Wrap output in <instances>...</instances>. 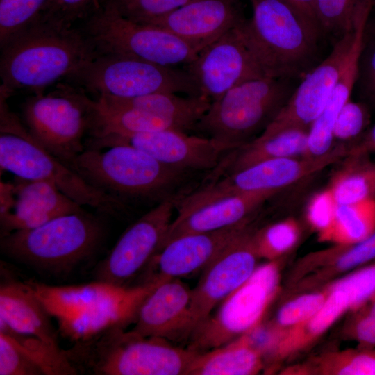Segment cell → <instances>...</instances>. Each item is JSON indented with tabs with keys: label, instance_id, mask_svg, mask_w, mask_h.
<instances>
[{
	"label": "cell",
	"instance_id": "12",
	"mask_svg": "<svg viewBox=\"0 0 375 375\" xmlns=\"http://www.w3.org/2000/svg\"><path fill=\"white\" fill-rule=\"evenodd\" d=\"M278 284L276 262L256 267L251 276L195 328L188 348L203 352L223 346L260 324Z\"/></svg>",
	"mask_w": 375,
	"mask_h": 375
},
{
	"label": "cell",
	"instance_id": "15",
	"mask_svg": "<svg viewBox=\"0 0 375 375\" xmlns=\"http://www.w3.org/2000/svg\"><path fill=\"white\" fill-rule=\"evenodd\" d=\"M342 143L319 156L285 157L264 160L209 183L203 196L209 201L240 192L278 190L322 171L348 154Z\"/></svg>",
	"mask_w": 375,
	"mask_h": 375
},
{
	"label": "cell",
	"instance_id": "28",
	"mask_svg": "<svg viewBox=\"0 0 375 375\" xmlns=\"http://www.w3.org/2000/svg\"><path fill=\"white\" fill-rule=\"evenodd\" d=\"M348 308L347 295L339 289H331L322 308L306 321L282 333L273 356L283 358L304 348L318 338Z\"/></svg>",
	"mask_w": 375,
	"mask_h": 375
},
{
	"label": "cell",
	"instance_id": "3",
	"mask_svg": "<svg viewBox=\"0 0 375 375\" xmlns=\"http://www.w3.org/2000/svg\"><path fill=\"white\" fill-rule=\"evenodd\" d=\"M0 49L1 97L6 99L18 91L43 93L98 53L81 28L40 21Z\"/></svg>",
	"mask_w": 375,
	"mask_h": 375
},
{
	"label": "cell",
	"instance_id": "16",
	"mask_svg": "<svg viewBox=\"0 0 375 375\" xmlns=\"http://www.w3.org/2000/svg\"><path fill=\"white\" fill-rule=\"evenodd\" d=\"M88 144L94 149L129 145L170 167L208 174L218 166L224 154L211 139L176 128L107 135L89 140Z\"/></svg>",
	"mask_w": 375,
	"mask_h": 375
},
{
	"label": "cell",
	"instance_id": "43",
	"mask_svg": "<svg viewBox=\"0 0 375 375\" xmlns=\"http://www.w3.org/2000/svg\"><path fill=\"white\" fill-rule=\"evenodd\" d=\"M344 247L336 260V267L341 271L349 270L375 258V232L365 240Z\"/></svg>",
	"mask_w": 375,
	"mask_h": 375
},
{
	"label": "cell",
	"instance_id": "9",
	"mask_svg": "<svg viewBox=\"0 0 375 375\" xmlns=\"http://www.w3.org/2000/svg\"><path fill=\"white\" fill-rule=\"evenodd\" d=\"M96 101L81 87L62 81L48 93L31 96L22 112L30 135L69 165L86 149L94 124Z\"/></svg>",
	"mask_w": 375,
	"mask_h": 375
},
{
	"label": "cell",
	"instance_id": "35",
	"mask_svg": "<svg viewBox=\"0 0 375 375\" xmlns=\"http://www.w3.org/2000/svg\"><path fill=\"white\" fill-rule=\"evenodd\" d=\"M194 0H103L104 7L140 24L164 17Z\"/></svg>",
	"mask_w": 375,
	"mask_h": 375
},
{
	"label": "cell",
	"instance_id": "39",
	"mask_svg": "<svg viewBox=\"0 0 375 375\" xmlns=\"http://www.w3.org/2000/svg\"><path fill=\"white\" fill-rule=\"evenodd\" d=\"M356 85L365 97L375 103V22L369 18L363 32Z\"/></svg>",
	"mask_w": 375,
	"mask_h": 375
},
{
	"label": "cell",
	"instance_id": "10",
	"mask_svg": "<svg viewBox=\"0 0 375 375\" xmlns=\"http://www.w3.org/2000/svg\"><path fill=\"white\" fill-rule=\"evenodd\" d=\"M96 98H133L158 92L200 96L183 67H169L115 53H100L65 80Z\"/></svg>",
	"mask_w": 375,
	"mask_h": 375
},
{
	"label": "cell",
	"instance_id": "38",
	"mask_svg": "<svg viewBox=\"0 0 375 375\" xmlns=\"http://www.w3.org/2000/svg\"><path fill=\"white\" fill-rule=\"evenodd\" d=\"M327 296L328 293L308 294L288 302L278 310L272 325L282 334L315 315L322 308Z\"/></svg>",
	"mask_w": 375,
	"mask_h": 375
},
{
	"label": "cell",
	"instance_id": "27",
	"mask_svg": "<svg viewBox=\"0 0 375 375\" xmlns=\"http://www.w3.org/2000/svg\"><path fill=\"white\" fill-rule=\"evenodd\" d=\"M262 367L261 353L240 336L210 351L198 352L186 375H252Z\"/></svg>",
	"mask_w": 375,
	"mask_h": 375
},
{
	"label": "cell",
	"instance_id": "2",
	"mask_svg": "<svg viewBox=\"0 0 375 375\" xmlns=\"http://www.w3.org/2000/svg\"><path fill=\"white\" fill-rule=\"evenodd\" d=\"M249 1L240 30L264 75L300 81L325 58L319 25L288 0Z\"/></svg>",
	"mask_w": 375,
	"mask_h": 375
},
{
	"label": "cell",
	"instance_id": "36",
	"mask_svg": "<svg viewBox=\"0 0 375 375\" xmlns=\"http://www.w3.org/2000/svg\"><path fill=\"white\" fill-rule=\"evenodd\" d=\"M299 228L292 218L274 224L253 235L258 257L273 260L290 250L298 240Z\"/></svg>",
	"mask_w": 375,
	"mask_h": 375
},
{
	"label": "cell",
	"instance_id": "4",
	"mask_svg": "<svg viewBox=\"0 0 375 375\" xmlns=\"http://www.w3.org/2000/svg\"><path fill=\"white\" fill-rule=\"evenodd\" d=\"M161 282L153 278L131 287L101 281L59 286L26 283L56 320L62 335L79 343L134 323L144 301Z\"/></svg>",
	"mask_w": 375,
	"mask_h": 375
},
{
	"label": "cell",
	"instance_id": "21",
	"mask_svg": "<svg viewBox=\"0 0 375 375\" xmlns=\"http://www.w3.org/2000/svg\"><path fill=\"white\" fill-rule=\"evenodd\" d=\"M191 290L181 278L162 281L144 301L131 331L142 336L168 341L190 338Z\"/></svg>",
	"mask_w": 375,
	"mask_h": 375
},
{
	"label": "cell",
	"instance_id": "17",
	"mask_svg": "<svg viewBox=\"0 0 375 375\" xmlns=\"http://www.w3.org/2000/svg\"><path fill=\"white\" fill-rule=\"evenodd\" d=\"M356 29L333 44L329 53L300 81L285 104L259 135L292 128L309 131L322 112L340 75Z\"/></svg>",
	"mask_w": 375,
	"mask_h": 375
},
{
	"label": "cell",
	"instance_id": "29",
	"mask_svg": "<svg viewBox=\"0 0 375 375\" xmlns=\"http://www.w3.org/2000/svg\"><path fill=\"white\" fill-rule=\"evenodd\" d=\"M375 232V199L338 204L330 226L318 234L320 241L342 246L358 243Z\"/></svg>",
	"mask_w": 375,
	"mask_h": 375
},
{
	"label": "cell",
	"instance_id": "32",
	"mask_svg": "<svg viewBox=\"0 0 375 375\" xmlns=\"http://www.w3.org/2000/svg\"><path fill=\"white\" fill-rule=\"evenodd\" d=\"M0 332L10 340L42 371L44 375H71L78 372L68 359L65 350L33 336L17 333L0 324Z\"/></svg>",
	"mask_w": 375,
	"mask_h": 375
},
{
	"label": "cell",
	"instance_id": "19",
	"mask_svg": "<svg viewBox=\"0 0 375 375\" xmlns=\"http://www.w3.org/2000/svg\"><path fill=\"white\" fill-rule=\"evenodd\" d=\"M17 182H1V236L84 210L49 183L21 178Z\"/></svg>",
	"mask_w": 375,
	"mask_h": 375
},
{
	"label": "cell",
	"instance_id": "37",
	"mask_svg": "<svg viewBox=\"0 0 375 375\" xmlns=\"http://www.w3.org/2000/svg\"><path fill=\"white\" fill-rule=\"evenodd\" d=\"M103 0H49L38 21L62 28H72L97 10Z\"/></svg>",
	"mask_w": 375,
	"mask_h": 375
},
{
	"label": "cell",
	"instance_id": "6",
	"mask_svg": "<svg viewBox=\"0 0 375 375\" xmlns=\"http://www.w3.org/2000/svg\"><path fill=\"white\" fill-rule=\"evenodd\" d=\"M295 83L267 76L245 81L212 101L192 132L211 139L224 153L236 149L267 128L294 90Z\"/></svg>",
	"mask_w": 375,
	"mask_h": 375
},
{
	"label": "cell",
	"instance_id": "31",
	"mask_svg": "<svg viewBox=\"0 0 375 375\" xmlns=\"http://www.w3.org/2000/svg\"><path fill=\"white\" fill-rule=\"evenodd\" d=\"M374 0H316L317 22L332 44L353 31L359 22L370 15Z\"/></svg>",
	"mask_w": 375,
	"mask_h": 375
},
{
	"label": "cell",
	"instance_id": "47",
	"mask_svg": "<svg viewBox=\"0 0 375 375\" xmlns=\"http://www.w3.org/2000/svg\"><path fill=\"white\" fill-rule=\"evenodd\" d=\"M370 299H372L371 304L366 310L371 316L375 318V294Z\"/></svg>",
	"mask_w": 375,
	"mask_h": 375
},
{
	"label": "cell",
	"instance_id": "13",
	"mask_svg": "<svg viewBox=\"0 0 375 375\" xmlns=\"http://www.w3.org/2000/svg\"><path fill=\"white\" fill-rule=\"evenodd\" d=\"M240 26L226 32L183 66L197 84L199 95L211 102L245 81L265 76Z\"/></svg>",
	"mask_w": 375,
	"mask_h": 375
},
{
	"label": "cell",
	"instance_id": "23",
	"mask_svg": "<svg viewBox=\"0 0 375 375\" xmlns=\"http://www.w3.org/2000/svg\"><path fill=\"white\" fill-rule=\"evenodd\" d=\"M278 192L261 190L234 194L177 215L169 228L160 249L170 240L183 235L221 230L248 221L251 213Z\"/></svg>",
	"mask_w": 375,
	"mask_h": 375
},
{
	"label": "cell",
	"instance_id": "11",
	"mask_svg": "<svg viewBox=\"0 0 375 375\" xmlns=\"http://www.w3.org/2000/svg\"><path fill=\"white\" fill-rule=\"evenodd\" d=\"M100 53H115L169 67H183L199 51L161 28L129 20L103 6L80 27Z\"/></svg>",
	"mask_w": 375,
	"mask_h": 375
},
{
	"label": "cell",
	"instance_id": "1",
	"mask_svg": "<svg viewBox=\"0 0 375 375\" xmlns=\"http://www.w3.org/2000/svg\"><path fill=\"white\" fill-rule=\"evenodd\" d=\"M69 166L91 185L126 205L129 200L176 203L200 187L206 173L165 165L132 146L86 148Z\"/></svg>",
	"mask_w": 375,
	"mask_h": 375
},
{
	"label": "cell",
	"instance_id": "26",
	"mask_svg": "<svg viewBox=\"0 0 375 375\" xmlns=\"http://www.w3.org/2000/svg\"><path fill=\"white\" fill-rule=\"evenodd\" d=\"M109 103L137 108L162 117L179 129L192 131L210 107L211 101L201 96H180L176 93L158 92L133 98L101 97Z\"/></svg>",
	"mask_w": 375,
	"mask_h": 375
},
{
	"label": "cell",
	"instance_id": "48",
	"mask_svg": "<svg viewBox=\"0 0 375 375\" xmlns=\"http://www.w3.org/2000/svg\"><path fill=\"white\" fill-rule=\"evenodd\" d=\"M375 7V0H374V3H373V8Z\"/></svg>",
	"mask_w": 375,
	"mask_h": 375
},
{
	"label": "cell",
	"instance_id": "22",
	"mask_svg": "<svg viewBox=\"0 0 375 375\" xmlns=\"http://www.w3.org/2000/svg\"><path fill=\"white\" fill-rule=\"evenodd\" d=\"M247 222L221 230L185 234L170 240L152 260L158 269L154 277L181 278L203 271L247 231Z\"/></svg>",
	"mask_w": 375,
	"mask_h": 375
},
{
	"label": "cell",
	"instance_id": "14",
	"mask_svg": "<svg viewBox=\"0 0 375 375\" xmlns=\"http://www.w3.org/2000/svg\"><path fill=\"white\" fill-rule=\"evenodd\" d=\"M176 203H158L130 226L97 267L98 281L126 286L158 253Z\"/></svg>",
	"mask_w": 375,
	"mask_h": 375
},
{
	"label": "cell",
	"instance_id": "5",
	"mask_svg": "<svg viewBox=\"0 0 375 375\" xmlns=\"http://www.w3.org/2000/svg\"><path fill=\"white\" fill-rule=\"evenodd\" d=\"M66 355L78 372L101 375H186L198 351L165 339L117 328L75 343Z\"/></svg>",
	"mask_w": 375,
	"mask_h": 375
},
{
	"label": "cell",
	"instance_id": "34",
	"mask_svg": "<svg viewBox=\"0 0 375 375\" xmlns=\"http://www.w3.org/2000/svg\"><path fill=\"white\" fill-rule=\"evenodd\" d=\"M322 374L375 375V350L360 349L328 353L317 362Z\"/></svg>",
	"mask_w": 375,
	"mask_h": 375
},
{
	"label": "cell",
	"instance_id": "45",
	"mask_svg": "<svg viewBox=\"0 0 375 375\" xmlns=\"http://www.w3.org/2000/svg\"><path fill=\"white\" fill-rule=\"evenodd\" d=\"M375 151V124L363 133L355 143L349 145L347 156H366Z\"/></svg>",
	"mask_w": 375,
	"mask_h": 375
},
{
	"label": "cell",
	"instance_id": "33",
	"mask_svg": "<svg viewBox=\"0 0 375 375\" xmlns=\"http://www.w3.org/2000/svg\"><path fill=\"white\" fill-rule=\"evenodd\" d=\"M49 0H0V47L33 26Z\"/></svg>",
	"mask_w": 375,
	"mask_h": 375
},
{
	"label": "cell",
	"instance_id": "40",
	"mask_svg": "<svg viewBox=\"0 0 375 375\" xmlns=\"http://www.w3.org/2000/svg\"><path fill=\"white\" fill-rule=\"evenodd\" d=\"M369 122L367 108L349 99L340 110L333 129L334 140L349 141L359 138Z\"/></svg>",
	"mask_w": 375,
	"mask_h": 375
},
{
	"label": "cell",
	"instance_id": "41",
	"mask_svg": "<svg viewBox=\"0 0 375 375\" xmlns=\"http://www.w3.org/2000/svg\"><path fill=\"white\" fill-rule=\"evenodd\" d=\"M0 375H44L40 368L0 332Z\"/></svg>",
	"mask_w": 375,
	"mask_h": 375
},
{
	"label": "cell",
	"instance_id": "20",
	"mask_svg": "<svg viewBox=\"0 0 375 375\" xmlns=\"http://www.w3.org/2000/svg\"><path fill=\"white\" fill-rule=\"evenodd\" d=\"M247 19L242 0H194L146 24L174 34L199 52Z\"/></svg>",
	"mask_w": 375,
	"mask_h": 375
},
{
	"label": "cell",
	"instance_id": "8",
	"mask_svg": "<svg viewBox=\"0 0 375 375\" xmlns=\"http://www.w3.org/2000/svg\"><path fill=\"white\" fill-rule=\"evenodd\" d=\"M0 167L17 178L49 183L79 205L103 215H119L126 210L125 203L42 147L15 117L1 123Z\"/></svg>",
	"mask_w": 375,
	"mask_h": 375
},
{
	"label": "cell",
	"instance_id": "44",
	"mask_svg": "<svg viewBox=\"0 0 375 375\" xmlns=\"http://www.w3.org/2000/svg\"><path fill=\"white\" fill-rule=\"evenodd\" d=\"M351 333L361 349H372L375 347V318L364 311L355 320Z\"/></svg>",
	"mask_w": 375,
	"mask_h": 375
},
{
	"label": "cell",
	"instance_id": "30",
	"mask_svg": "<svg viewBox=\"0 0 375 375\" xmlns=\"http://www.w3.org/2000/svg\"><path fill=\"white\" fill-rule=\"evenodd\" d=\"M334 174L330 186L338 204H350L375 199V162L366 156H347Z\"/></svg>",
	"mask_w": 375,
	"mask_h": 375
},
{
	"label": "cell",
	"instance_id": "46",
	"mask_svg": "<svg viewBox=\"0 0 375 375\" xmlns=\"http://www.w3.org/2000/svg\"><path fill=\"white\" fill-rule=\"evenodd\" d=\"M310 17L312 20L318 22L315 13V1L316 0H288Z\"/></svg>",
	"mask_w": 375,
	"mask_h": 375
},
{
	"label": "cell",
	"instance_id": "7",
	"mask_svg": "<svg viewBox=\"0 0 375 375\" xmlns=\"http://www.w3.org/2000/svg\"><path fill=\"white\" fill-rule=\"evenodd\" d=\"M103 234L101 222L83 210L2 235L0 246L13 260L38 270L62 274L91 256Z\"/></svg>",
	"mask_w": 375,
	"mask_h": 375
},
{
	"label": "cell",
	"instance_id": "42",
	"mask_svg": "<svg viewBox=\"0 0 375 375\" xmlns=\"http://www.w3.org/2000/svg\"><path fill=\"white\" fill-rule=\"evenodd\" d=\"M338 203L328 188L315 194L307 207V219L318 234L331 224Z\"/></svg>",
	"mask_w": 375,
	"mask_h": 375
},
{
	"label": "cell",
	"instance_id": "24",
	"mask_svg": "<svg viewBox=\"0 0 375 375\" xmlns=\"http://www.w3.org/2000/svg\"><path fill=\"white\" fill-rule=\"evenodd\" d=\"M365 24L366 21L363 20L356 27L353 42L340 75L322 112L308 131L307 150L304 156H322L333 147L334 124L340 110L350 99L356 83L358 58Z\"/></svg>",
	"mask_w": 375,
	"mask_h": 375
},
{
	"label": "cell",
	"instance_id": "25",
	"mask_svg": "<svg viewBox=\"0 0 375 375\" xmlns=\"http://www.w3.org/2000/svg\"><path fill=\"white\" fill-rule=\"evenodd\" d=\"M51 317L26 282L1 284L0 324L17 333L59 347Z\"/></svg>",
	"mask_w": 375,
	"mask_h": 375
},
{
	"label": "cell",
	"instance_id": "18",
	"mask_svg": "<svg viewBox=\"0 0 375 375\" xmlns=\"http://www.w3.org/2000/svg\"><path fill=\"white\" fill-rule=\"evenodd\" d=\"M258 257L253 235L247 230L202 271L197 285L191 290L192 333L251 276Z\"/></svg>",
	"mask_w": 375,
	"mask_h": 375
}]
</instances>
